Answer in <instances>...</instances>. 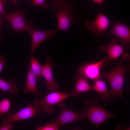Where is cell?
<instances>
[{
    "label": "cell",
    "mask_w": 130,
    "mask_h": 130,
    "mask_svg": "<svg viewBox=\"0 0 130 130\" xmlns=\"http://www.w3.org/2000/svg\"><path fill=\"white\" fill-rule=\"evenodd\" d=\"M51 8L55 11L58 20L57 29L67 32L72 24L78 20L75 15V9L70 0H52Z\"/></svg>",
    "instance_id": "cell-1"
},
{
    "label": "cell",
    "mask_w": 130,
    "mask_h": 130,
    "mask_svg": "<svg viewBox=\"0 0 130 130\" xmlns=\"http://www.w3.org/2000/svg\"><path fill=\"white\" fill-rule=\"evenodd\" d=\"M130 68V65H124L120 62L113 69L102 74V78L110 84V98L114 100L118 98L124 99L123 90L125 76Z\"/></svg>",
    "instance_id": "cell-2"
},
{
    "label": "cell",
    "mask_w": 130,
    "mask_h": 130,
    "mask_svg": "<svg viewBox=\"0 0 130 130\" xmlns=\"http://www.w3.org/2000/svg\"><path fill=\"white\" fill-rule=\"evenodd\" d=\"M96 99L86 100L82 112L85 115L89 122L98 126L110 118L115 117L98 104H96Z\"/></svg>",
    "instance_id": "cell-3"
},
{
    "label": "cell",
    "mask_w": 130,
    "mask_h": 130,
    "mask_svg": "<svg viewBox=\"0 0 130 130\" xmlns=\"http://www.w3.org/2000/svg\"><path fill=\"white\" fill-rule=\"evenodd\" d=\"M78 96L72 91L70 93H65L55 91L51 92L45 97L41 99L35 98L33 103L47 113L51 114L55 111L53 106L58 103L70 97Z\"/></svg>",
    "instance_id": "cell-4"
},
{
    "label": "cell",
    "mask_w": 130,
    "mask_h": 130,
    "mask_svg": "<svg viewBox=\"0 0 130 130\" xmlns=\"http://www.w3.org/2000/svg\"><path fill=\"white\" fill-rule=\"evenodd\" d=\"M107 63V59L104 58L97 62L85 64L79 68L78 73L87 79L95 81L101 79L102 78L101 70Z\"/></svg>",
    "instance_id": "cell-5"
},
{
    "label": "cell",
    "mask_w": 130,
    "mask_h": 130,
    "mask_svg": "<svg viewBox=\"0 0 130 130\" xmlns=\"http://www.w3.org/2000/svg\"><path fill=\"white\" fill-rule=\"evenodd\" d=\"M26 11L21 10L10 13H5L0 16L9 22L15 32H28L32 28L25 20L24 14Z\"/></svg>",
    "instance_id": "cell-6"
},
{
    "label": "cell",
    "mask_w": 130,
    "mask_h": 130,
    "mask_svg": "<svg viewBox=\"0 0 130 130\" xmlns=\"http://www.w3.org/2000/svg\"><path fill=\"white\" fill-rule=\"evenodd\" d=\"M41 109L39 107L33 106L30 103L26 107L19 111L13 114L6 113L2 122L13 123L20 121L25 120L35 117L37 115H40Z\"/></svg>",
    "instance_id": "cell-7"
},
{
    "label": "cell",
    "mask_w": 130,
    "mask_h": 130,
    "mask_svg": "<svg viewBox=\"0 0 130 130\" xmlns=\"http://www.w3.org/2000/svg\"><path fill=\"white\" fill-rule=\"evenodd\" d=\"M60 108L61 112L57 119L54 121L60 127L85 118L84 113L83 112L78 113L67 108L62 102L57 104Z\"/></svg>",
    "instance_id": "cell-8"
},
{
    "label": "cell",
    "mask_w": 130,
    "mask_h": 130,
    "mask_svg": "<svg viewBox=\"0 0 130 130\" xmlns=\"http://www.w3.org/2000/svg\"><path fill=\"white\" fill-rule=\"evenodd\" d=\"M110 24L108 18L102 13H99L94 20L88 21L85 23L86 28L96 34L97 38H99L104 34Z\"/></svg>",
    "instance_id": "cell-9"
},
{
    "label": "cell",
    "mask_w": 130,
    "mask_h": 130,
    "mask_svg": "<svg viewBox=\"0 0 130 130\" xmlns=\"http://www.w3.org/2000/svg\"><path fill=\"white\" fill-rule=\"evenodd\" d=\"M47 61L46 64L43 65L42 74V76L46 81V91L51 92L58 91L60 86L57 82L54 81L52 70L54 62L50 57L47 58Z\"/></svg>",
    "instance_id": "cell-10"
},
{
    "label": "cell",
    "mask_w": 130,
    "mask_h": 130,
    "mask_svg": "<svg viewBox=\"0 0 130 130\" xmlns=\"http://www.w3.org/2000/svg\"><path fill=\"white\" fill-rule=\"evenodd\" d=\"M55 30L41 31L32 28L28 31L31 38V55L33 54L38 46L43 42L54 36Z\"/></svg>",
    "instance_id": "cell-11"
},
{
    "label": "cell",
    "mask_w": 130,
    "mask_h": 130,
    "mask_svg": "<svg viewBox=\"0 0 130 130\" xmlns=\"http://www.w3.org/2000/svg\"><path fill=\"white\" fill-rule=\"evenodd\" d=\"M108 33L119 38L121 41L122 45L124 48L129 47L130 44V26L122 24L117 20Z\"/></svg>",
    "instance_id": "cell-12"
},
{
    "label": "cell",
    "mask_w": 130,
    "mask_h": 130,
    "mask_svg": "<svg viewBox=\"0 0 130 130\" xmlns=\"http://www.w3.org/2000/svg\"><path fill=\"white\" fill-rule=\"evenodd\" d=\"M124 48L121 45L118 44L116 39H111L106 46H103L100 48V51L105 52L107 55V63L112 60H115L123 53Z\"/></svg>",
    "instance_id": "cell-13"
},
{
    "label": "cell",
    "mask_w": 130,
    "mask_h": 130,
    "mask_svg": "<svg viewBox=\"0 0 130 130\" xmlns=\"http://www.w3.org/2000/svg\"><path fill=\"white\" fill-rule=\"evenodd\" d=\"M37 82L36 77L29 67L27 76L25 88L24 91L25 92H31L43 97V94L38 90L37 86Z\"/></svg>",
    "instance_id": "cell-14"
},
{
    "label": "cell",
    "mask_w": 130,
    "mask_h": 130,
    "mask_svg": "<svg viewBox=\"0 0 130 130\" xmlns=\"http://www.w3.org/2000/svg\"><path fill=\"white\" fill-rule=\"evenodd\" d=\"M76 84L72 91L77 94L78 96L81 93L92 90L91 86L87 81V79L78 73L75 76Z\"/></svg>",
    "instance_id": "cell-15"
},
{
    "label": "cell",
    "mask_w": 130,
    "mask_h": 130,
    "mask_svg": "<svg viewBox=\"0 0 130 130\" xmlns=\"http://www.w3.org/2000/svg\"><path fill=\"white\" fill-rule=\"evenodd\" d=\"M95 81L92 90L98 92L104 101H108L110 99V94L105 82L101 79Z\"/></svg>",
    "instance_id": "cell-16"
},
{
    "label": "cell",
    "mask_w": 130,
    "mask_h": 130,
    "mask_svg": "<svg viewBox=\"0 0 130 130\" xmlns=\"http://www.w3.org/2000/svg\"><path fill=\"white\" fill-rule=\"evenodd\" d=\"M0 89L5 93L9 91L12 94H16L19 89L17 84L13 80L9 79L6 81L0 77Z\"/></svg>",
    "instance_id": "cell-17"
},
{
    "label": "cell",
    "mask_w": 130,
    "mask_h": 130,
    "mask_svg": "<svg viewBox=\"0 0 130 130\" xmlns=\"http://www.w3.org/2000/svg\"><path fill=\"white\" fill-rule=\"evenodd\" d=\"M30 61L31 69L35 75L38 82L40 78L42 76V72L43 65H42L36 58L33 54L31 55L28 58Z\"/></svg>",
    "instance_id": "cell-18"
},
{
    "label": "cell",
    "mask_w": 130,
    "mask_h": 130,
    "mask_svg": "<svg viewBox=\"0 0 130 130\" xmlns=\"http://www.w3.org/2000/svg\"><path fill=\"white\" fill-rule=\"evenodd\" d=\"M11 106V103L8 98H4L0 101V118H2L3 115L6 113Z\"/></svg>",
    "instance_id": "cell-19"
},
{
    "label": "cell",
    "mask_w": 130,
    "mask_h": 130,
    "mask_svg": "<svg viewBox=\"0 0 130 130\" xmlns=\"http://www.w3.org/2000/svg\"><path fill=\"white\" fill-rule=\"evenodd\" d=\"M60 126L54 121L47 124L44 126H39L36 129V130H58Z\"/></svg>",
    "instance_id": "cell-20"
},
{
    "label": "cell",
    "mask_w": 130,
    "mask_h": 130,
    "mask_svg": "<svg viewBox=\"0 0 130 130\" xmlns=\"http://www.w3.org/2000/svg\"><path fill=\"white\" fill-rule=\"evenodd\" d=\"M33 3L31 6L35 5L41 6L45 9H48L49 5L45 3V0H33Z\"/></svg>",
    "instance_id": "cell-21"
},
{
    "label": "cell",
    "mask_w": 130,
    "mask_h": 130,
    "mask_svg": "<svg viewBox=\"0 0 130 130\" xmlns=\"http://www.w3.org/2000/svg\"><path fill=\"white\" fill-rule=\"evenodd\" d=\"M13 126L12 123L2 122L0 130H12Z\"/></svg>",
    "instance_id": "cell-22"
},
{
    "label": "cell",
    "mask_w": 130,
    "mask_h": 130,
    "mask_svg": "<svg viewBox=\"0 0 130 130\" xmlns=\"http://www.w3.org/2000/svg\"><path fill=\"white\" fill-rule=\"evenodd\" d=\"M7 65V60L2 54H0V74L1 72L3 67Z\"/></svg>",
    "instance_id": "cell-23"
},
{
    "label": "cell",
    "mask_w": 130,
    "mask_h": 130,
    "mask_svg": "<svg viewBox=\"0 0 130 130\" xmlns=\"http://www.w3.org/2000/svg\"><path fill=\"white\" fill-rule=\"evenodd\" d=\"M6 2L5 0H0V15L5 13V11L4 8Z\"/></svg>",
    "instance_id": "cell-24"
},
{
    "label": "cell",
    "mask_w": 130,
    "mask_h": 130,
    "mask_svg": "<svg viewBox=\"0 0 130 130\" xmlns=\"http://www.w3.org/2000/svg\"><path fill=\"white\" fill-rule=\"evenodd\" d=\"M94 2H96L98 4H101L104 0H92Z\"/></svg>",
    "instance_id": "cell-25"
},
{
    "label": "cell",
    "mask_w": 130,
    "mask_h": 130,
    "mask_svg": "<svg viewBox=\"0 0 130 130\" xmlns=\"http://www.w3.org/2000/svg\"><path fill=\"white\" fill-rule=\"evenodd\" d=\"M1 17L0 16V31L1 30ZM3 39V37L0 35V42Z\"/></svg>",
    "instance_id": "cell-26"
},
{
    "label": "cell",
    "mask_w": 130,
    "mask_h": 130,
    "mask_svg": "<svg viewBox=\"0 0 130 130\" xmlns=\"http://www.w3.org/2000/svg\"><path fill=\"white\" fill-rule=\"evenodd\" d=\"M13 3L14 4L15 7L16 8H17V0H11Z\"/></svg>",
    "instance_id": "cell-27"
},
{
    "label": "cell",
    "mask_w": 130,
    "mask_h": 130,
    "mask_svg": "<svg viewBox=\"0 0 130 130\" xmlns=\"http://www.w3.org/2000/svg\"><path fill=\"white\" fill-rule=\"evenodd\" d=\"M31 1H32V2L33 1V0H31Z\"/></svg>",
    "instance_id": "cell-28"
}]
</instances>
